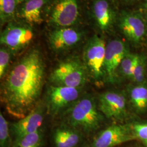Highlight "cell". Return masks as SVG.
Here are the masks:
<instances>
[{"mask_svg": "<svg viewBox=\"0 0 147 147\" xmlns=\"http://www.w3.org/2000/svg\"><path fill=\"white\" fill-rule=\"evenodd\" d=\"M44 75V64L37 50L27 53L9 71L1 86V100L11 116L21 119L36 107Z\"/></svg>", "mask_w": 147, "mask_h": 147, "instance_id": "cell-1", "label": "cell"}, {"mask_svg": "<svg viewBox=\"0 0 147 147\" xmlns=\"http://www.w3.org/2000/svg\"><path fill=\"white\" fill-rule=\"evenodd\" d=\"M68 110L65 115L67 125L82 134H89L100 126L102 116L91 97L84 96L79 99Z\"/></svg>", "mask_w": 147, "mask_h": 147, "instance_id": "cell-2", "label": "cell"}, {"mask_svg": "<svg viewBox=\"0 0 147 147\" xmlns=\"http://www.w3.org/2000/svg\"><path fill=\"white\" fill-rule=\"evenodd\" d=\"M88 71L84 66L75 59L59 63L50 75L53 85L80 88L87 80Z\"/></svg>", "mask_w": 147, "mask_h": 147, "instance_id": "cell-3", "label": "cell"}, {"mask_svg": "<svg viewBox=\"0 0 147 147\" xmlns=\"http://www.w3.org/2000/svg\"><path fill=\"white\" fill-rule=\"evenodd\" d=\"M106 47L105 41L97 36L92 37L84 47V66L94 79H99L104 74Z\"/></svg>", "mask_w": 147, "mask_h": 147, "instance_id": "cell-4", "label": "cell"}, {"mask_svg": "<svg viewBox=\"0 0 147 147\" xmlns=\"http://www.w3.org/2000/svg\"><path fill=\"white\" fill-rule=\"evenodd\" d=\"M80 88L51 85L47 90V104L50 114L55 115L63 109L71 107L79 100Z\"/></svg>", "mask_w": 147, "mask_h": 147, "instance_id": "cell-5", "label": "cell"}, {"mask_svg": "<svg viewBox=\"0 0 147 147\" xmlns=\"http://www.w3.org/2000/svg\"><path fill=\"white\" fill-rule=\"evenodd\" d=\"M134 131L124 125H112L101 131L88 147H114L136 139Z\"/></svg>", "mask_w": 147, "mask_h": 147, "instance_id": "cell-6", "label": "cell"}, {"mask_svg": "<svg viewBox=\"0 0 147 147\" xmlns=\"http://www.w3.org/2000/svg\"><path fill=\"white\" fill-rule=\"evenodd\" d=\"M33 38L29 27L9 25L1 35V44L12 51H18L26 47Z\"/></svg>", "mask_w": 147, "mask_h": 147, "instance_id": "cell-7", "label": "cell"}, {"mask_svg": "<svg viewBox=\"0 0 147 147\" xmlns=\"http://www.w3.org/2000/svg\"><path fill=\"white\" fill-rule=\"evenodd\" d=\"M126 54L125 45L121 40H112L106 46L104 74L109 82H113L115 81L117 70Z\"/></svg>", "mask_w": 147, "mask_h": 147, "instance_id": "cell-8", "label": "cell"}, {"mask_svg": "<svg viewBox=\"0 0 147 147\" xmlns=\"http://www.w3.org/2000/svg\"><path fill=\"white\" fill-rule=\"evenodd\" d=\"M44 119L43 109L36 107L25 117L11 124V130L14 141L40 130Z\"/></svg>", "mask_w": 147, "mask_h": 147, "instance_id": "cell-9", "label": "cell"}, {"mask_svg": "<svg viewBox=\"0 0 147 147\" xmlns=\"http://www.w3.org/2000/svg\"><path fill=\"white\" fill-rule=\"evenodd\" d=\"M99 109L108 118H120L125 115L126 100L115 92H107L99 97Z\"/></svg>", "mask_w": 147, "mask_h": 147, "instance_id": "cell-10", "label": "cell"}, {"mask_svg": "<svg viewBox=\"0 0 147 147\" xmlns=\"http://www.w3.org/2000/svg\"><path fill=\"white\" fill-rule=\"evenodd\" d=\"M79 16V7L76 0H59L54 7L51 21L63 28L73 25Z\"/></svg>", "mask_w": 147, "mask_h": 147, "instance_id": "cell-11", "label": "cell"}, {"mask_svg": "<svg viewBox=\"0 0 147 147\" xmlns=\"http://www.w3.org/2000/svg\"><path fill=\"white\" fill-rule=\"evenodd\" d=\"M81 39V34L73 28L65 27L53 31L49 41L51 47L60 51L75 46Z\"/></svg>", "mask_w": 147, "mask_h": 147, "instance_id": "cell-12", "label": "cell"}, {"mask_svg": "<svg viewBox=\"0 0 147 147\" xmlns=\"http://www.w3.org/2000/svg\"><path fill=\"white\" fill-rule=\"evenodd\" d=\"M145 26L142 19L135 14L126 13L121 17V30L124 35L133 42H138L144 36Z\"/></svg>", "mask_w": 147, "mask_h": 147, "instance_id": "cell-13", "label": "cell"}, {"mask_svg": "<svg viewBox=\"0 0 147 147\" xmlns=\"http://www.w3.org/2000/svg\"><path fill=\"white\" fill-rule=\"evenodd\" d=\"M83 134L67 125L56 128L53 140L55 147H77L82 140Z\"/></svg>", "mask_w": 147, "mask_h": 147, "instance_id": "cell-14", "label": "cell"}, {"mask_svg": "<svg viewBox=\"0 0 147 147\" xmlns=\"http://www.w3.org/2000/svg\"><path fill=\"white\" fill-rule=\"evenodd\" d=\"M95 20L102 31L108 30L113 22V14L106 0H96L93 6Z\"/></svg>", "mask_w": 147, "mask_h": 147, "instance_id": "cell-15", "label": "cell"}, {"mask_svg": "<svg viewBox=\"0 0 147 147\" xmlns=\"http://www.w3.org/2000/svg\"><path fill=\"white\" fill-rule=\"evenodd\" d=\"M47 0H27L21 9V16L30 24L42 22L41 11Z\"/></svg>", "mask_w": 147, "mask_h": 147, "instance_id": "cell-16", "label": "cell"}, {"mask_svg": "<svg viewBox=\"0 0 147 147\" xmlns=\"http://www.w3.org/2000/svg\"><path fill=\"white\" fill-rule=\"evenodd\" d=\"M44 135L42 129L14 141L13 147H42Z\"/></svg>", "mask_w": 147, "mask_h": 147, "instance_id": "cell-17", "label": "cell"}, {"mask_svg": "<svg viewBox=\"0 0 147 147\" xmlns=\"http://www.w3.org/2000/svg\"><path fill=\"white\" fill-rule=\"evenodd\" d=\"M130 98L134 106L138 110H143L147 107V88L139 86L132 88Z\"/></svg>", "mask_w": 147, "mask_h": 147, "instance_id": "cell-18", "label": "cell"}, {"mask_svg": "<svg viewBox=\"0 0 147 147\" xmlns=\"http://www.w3.org/2000/svg\"><path fill=\"white\" fill-rule=\"evenodd\" d=\"M19 1L0 0V16L2 22H4L13 18Z\"/></svg>", "mask_w": 147, "mask_h": 147, "instance_id": "cell-19", "label": "cell"}, {"mask_svg": "<svg viewBox=\"0 0 147 147\" xmlns=\"http://www.w3.org/2000/svg\"><path fill=\"white\" fill-rule=\"evenodd\" d=\"M137 58V55L126 54L120 65L121 72L124 75L132 78Z\"/></svg>", "mask_w": 147, "mask_h": 147, "instance_id": "cell-20", "label": "cell"}, {"mask_svg": "<svg viewBox=\"0 0 147 147\" xmlns=\"http://www.w3.org/2000/svg\"><path fill=\"white\" fill-rule=\"evenodd\" d=\"M9 127L2 113L0 114V147H9L10 142Z\"/></svg>", "mask_w": 147, "mask_h": 147, "instance_id": "cell-21", "label": "cell"}, {"mask_svg": "<svg viewBox=\"0 0 147 147\" xmlns=\"http://www.w3.org/2000/svg\"><path fill=\"white\" fill-rule=\"evenodd\" d=\"M11 51L3 47L0 49V78L3 79L8 68L11 59Z\"/></svg>", "mask_w": 147, "mask_h": 147, "instance_id": "cell-22", "label": "cell"}, {"mask_svg": "<svg viewBox=\"0 0 147 147\" xmlns=\"http://www.w3.org/2000/svg\"><path fill=\"white\" fill-rule=\"evenodd\" d=\"M144 61L141 57L138 56L132 77V79L137 82H142L144 79Z\"/></svg>", "mask_w": 147, "mask_h": 147, "instance_id": "cell-23", "label": "cell"}, {"mask_svg": "<svg viewBox=\"0 0 147 147\" xmlns=\"http://www.w3.org/2000/svg\"><path fill=\"white\" fill-rule=\"evenodd\" d=\"M132 129L137 138L141 140L147 146V124H137L134 125Z\"/></svg>", "mask_w": 147, "mask_h": 147, "instance_id": "cell-24", "label": "cell"}, {"mask_svg": "<svg viewBox=\"0 0 147 147\" xmlns=\"http://www.w3.org/2000/svg\"><path fill=\"white\" fill-rule=\"evenodd\" d=\"M144 7H145V8H146V9H147V2L145 3V5H144Z\"/></svg>", "mask_w": 147, "mask_h": 147, "instance_id": "cell-25", "label": "cell"}, {"mask_svg": "<svg viewBox=\"0 0 147 147\" xmlns=\"http://www.w3.org/2000/svg\"><path fill=\"white\" fill-rule=\"evenodd\" d=\"M129 1H131V0H129Z\"/></svg>", "mask_w": 147, "mask_h": 147, "instance_id": "cell-26", "label": "cell"}]
</instances>
